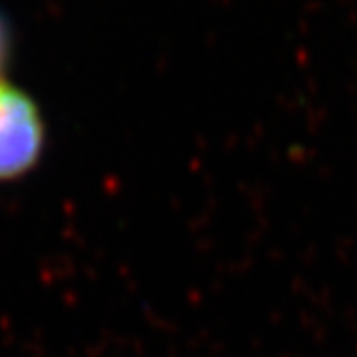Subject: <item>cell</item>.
<instances>
[{"label": "cell", "instance_id": "6da1fadb", "mask_svg": "<svg viewBox=\"0 0 357 357\" xmlns=\"http://www.w3.org/2000/svg\"><path fill=\"white\" fill-rule=\"evenodd\" d=\"M45 123L35 99L0 80V181L29 174L41 160Z\"/></svg>", "mask_w": 357, "mask_h": 357}, {"label": "cell", "instance_id": "7a4b0ae2", "mask_svg": "<svg viewBox=\"0 0 357 357\" xmlns=\"http://www.w3.org/2000/svg\"><path fill=\"white\" fill-rule=\"evenodd\" d=\"M9 50H11V35H9V26H7V20L0 13V71L7 65L9 59Z\"/></svg>", "mask_w": 357, "mask_h": 357}]
</instances>
